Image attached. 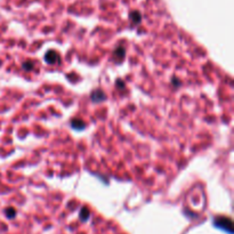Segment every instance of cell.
I'll return each mask as SVG.
<instances>
[{"mask_svg": "<svg viewBox=\"0 0 234 234\" xmlns=\"http://www.w3.org/2000/svg\"><path fill=\"white\" fill-rule=\"evenodd\" d=\"M214 224L216 227L221 228L223 231H226L230 234H232V232H233L232 221L227 217H218L214 221Z\"/></svg>", "mask_w": 234, "mask_h": 234, "instance_id": "6da1fadb", "label": "cell"}, {"mask_svg": "<svg viewBox=\"0 0 234 234\" xmlns=\"http://www.w3.org/2000/svg\"><path fill=\"white\" fill-rule=\"evenodd\" d=\"M59 56L56 52H48L46 54V57H45L46 62L49 63V64H50V63H52V64L56 63V62L59 61Z\"/></svg>", "mask_w": 234, "mask_h": 234, "instance_id": "7a4b0ae2", "label": "cell"}, {"mask_svg": "<svg viewBox=\"0 0 234 234\" xmlns=\"http://www.w3.org/2000/svg\"><path fill=\"white\" fill-rule=\"evenodd\" d=\"M71 126L74 129H84L85 128V122L82 120H73L71 122Z\"/></svg>", "mask_w": 234, "mask_h": 234, "instance_id": "3957f363", "label": "cell"}, {"mask_svg": "<svg viewBox=\"0 0 234 234\" xmlns=\"http://www.w3.org/2000/svg\"><path fill=\"white\" fill-rule=\"evenodd\" d=\"M5 213H6L8 218H13V217H15V215H16V211H15L13 208H8Z\"/></svg>", "mask_w": 234, "mask_h": 234, "instance_id": "277c9868", "label": "cell"}, {"mask_svg": "<svg viewBox=\"0 0 234 234\" xmlns=\"http://www.w3.org/2000/svg\"><path fill=\"white\" fill-rule=\"evenodd\" d=\"M88 217H89V211H88L86 208H84L82 210H81V221H85Z\"/></svg>", "mask_w": 234, "mask_h": 234, "instance_id": "5b68a950", "label": "cell"}, {"mask_svg": "<svg viewBox=\"0 0 234 234\" xmlns=\"http://www.w3.org/2000/svg\"><path fill=\"white\" fill-rule=\"evenodd\" d=\"M116 55H119V56H120V59H122V57H124V48H121V47H120V48H118V49H117V52H116Z\"/></svg>", "mask_w": 234, "mask_h": 234, "instance_id": "8992f818", "label": "cell"}, {"mask_svg": "<svg viewBox=\"0 0 234 234\" xmlns=\"http://www.w3.org/2000/svg\"><path fill=\"white\" fill-rule=\"evenodd\" d=\"M24 67H25L26 70H30V69L32 67V64H25L24 65Z\"/></svg>", "mask_w": 234, "mask_h": 234, "instance_id": "52a82bcc", "label": "cell"}]
</instances>
